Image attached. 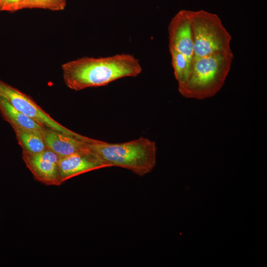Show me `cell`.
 Segmentation results:
<instances>
[{
    "instance_id": "obj_3",
    "label": "cell",
    "mask_w": 267,
    "mask_h": 267,
    "mask_svg": "<svg viewBox=\"0 0 267 267\" xmlns=\"http://www.w3.org/2000/svg\"><path fill=\"white\" fill-rule=\"evenodd\" d=\"M233 58V53L219 52L193 61L187 80L178 87L179 92L196 99L214 96L223 87Z\"/></svg>"
},
{
    "instance_id": "obj_5",
    "label": "cell",
    "mask_w": 267,
    "mask_h": 267,
    "mask_svg": "<svg viewBox=\"0 0 267 267\" xmlns=\"http://www.w3.org/2000/svg\"><path fill=\"white\" fill-rule=\"evenodd\" d=\"M0 97L42 126L68 135L81 134L63 126L44 111L30 96L0 79Z\"/></svg>"
},
{
    "instance_id": "obj_1",
    "label": "cell",
    "mask_w": 267,
    "mask_h": 267,
    "mask_svg": "<svg viewBox=\"0 0 267 267\" xmlns=\"http://www.w3.org/2000/svg\"><path fill=\"white\" fill-rule=\"evenodd\" d=\"M61 69L65 85L75 91L106 86L119 79L136 77L142 72L139 60L127 53L83 57L64 63Z\"/></svg>"
},
{
    "instance_id": "obj_6",
    "label": "cell",
    "mask_w": 267,
    "mask_h": 267,
    "mask_svg": "<svg viewBox=\"0 0 267 267\" xmlns=\"http://www.w3.org/2000/svg\"><path fill=\"white\" fill-rule=\"evenodd\" d=\"M22 159L32 173L34 178L47 185L59 186L60 181L58 162L60 157L46 148L38 153H31L22 150Z\"/></svg>"
},
{
    "instance_id": "obj_13",
    "label": "cell",
    "mask_w": 267,
    "mask_h": 267,
    "mask_svg": "<svg viewBox=\"0 0 267 267\" xmlns=\"http://www.w3.org/2000/svg\"><path fill=\"white\" fill-rule=\"evenodd\" d=\"M67 0H28L27 9L60 11L65 9Z\"/></svg>"
},
{
    "instance_id": "obj_4",
    "label": "cell",
    "mask_w": 267,
    "mask_h": 267,
    "mask_svg": "<svg viewBox=\"0 0 267 267\" xmlns=\"http://www.w3.org/2000/svg\"><path fill=\"white\" fill-rule=\"evenodd\" d=\"M187 12L193 42V62L216 53H233L232 37L218 15L204 10Z\"/></svg>"
},
{
    "instance_id": "obj_10",
    "label": "cell",
    "mask_w": 267,
    "mask_h": 267,
    "mask_svg": "<svg viewBox=\"0 0 267 267\" xmlns=\"http://www.w3.org/2000/svg\"><path fill=\"white\" fill-rule=\"evenodd\" d=\"M0 113L3 119L14 129L27 130L42 135L44 128L29 118L12 106L5 100L0 97Z\"/></svg>"
},
{
    "instance_id": "obj_7",
    "label": "cell",
    "mask_w": 267,
    "mask_h": 267,
    "mask_svg": "<svg viewBox=\"0 0 267 267\" xmlns=\"http://www.w3.org/2000/svg\"><path fill=\"white\" fill-rule=\"evenodd\" d=\"M169 46L183 54L192 66L193 42L187 10H179L171 20L168 26Z\"/></svg>"
},
{
    "instance_id": "obj_9",
    "label": "cell",
    "mask_w": 267,
    "mask_h": 267,
    "mask_svg": "<svg viewBox=\"0 0 267 267\" xmlns=\"http://www.w3.org/2000/svg\"><path fill=\"white\" fill-rule=\"evenodd\" d=\"M42 137L46 147L60 157L76 153H89L85 145L86 136L83 135L74 137L46 128Z\"/></svg>"
},
{
    "instance_id": "obj_11",
    "label": "cell",
    "mask_w": 267,
    "mask_h": 267,
    "mask_svg": "<svg viewBox=\"0 0 267 267\" xmlns=\"http://www.w3.org/2000/svg\"><path fill=\"white\" fill-rule=\"evenodd\" d=\"M13 131L22 150L31 153H38L46 148L42 135L27 130L14 129Z\"/></svg>"
},
{
    "instance_id": "obj_14",
    "label": "cell",
    "mask_w": 267,
    "mask_h": 267,
    "mask_svg": "<svg viewBox=\"0 0 267 267\" xmlns=\"http://www.w3.org/2000/svg\"><path fill=\"white\" fill-rule=\"evenodd\" d=\"M28 0H0V12H15L27 9Z\"/></svg>"
},
{
    "instance_id": "obj_12",
    "label": "cell",
    "mask_w": 267,
    "mask_h": 267,
    "mask_svg": "<svg viewBox=\"0 0 267 267\" xmlns=\"http://www.w3.org/2000/svg\"><path fill=\"white\" fill-rule=\"evenodd\" d=\"M169 47L171 55L174 74L178 82V87L180 86L187 80L191 66L183 54L172 47L169 46Z\"/></svg>"
},
{
    "instance_id": "obj_2",
    "label": "cell",
    "mask_w": 267,
    "mask_h": 267,
    "mask_svg": "<svg viewBox=\"0 0 267 267\" xmlns=\"http://www.w3.org/2000/svg\"><path fill=\"white\" fill-rule=\"evenodd\" d=\"M85 141L89 152L107 167L125 168L142 177L156 165V144L147 138L112 143L86 136Z\"/></svg>"
},
{
    "instance_id": "obj_8",
    "label": "cell",
    "mask_w": 267,
    "mask_h": 267,
    "mask_svg": "<svg viewBox=\"0 0 267 267\" xmlns=\"http://www.w3.org/2000/svg\"><path fill=\"white\" fill-rule=\"evenodd\" d=\"M58 167L61 183L78 175L107 167L89 153H76L60 157Z\"/></svg>"
}]
</instances>
